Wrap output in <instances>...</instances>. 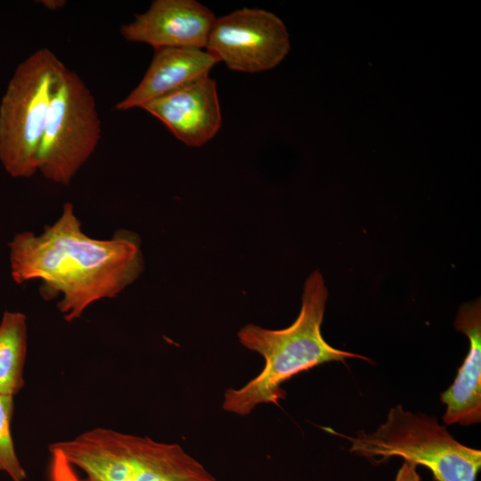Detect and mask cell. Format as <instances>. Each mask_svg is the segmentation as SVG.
Masks as SVG:
<instances>
[{
  "label": "cell",
  "mask_w": 481,
  "mask_h": 481,
  "mask_svg": "<svg viewBox=\"0 0 481 481\" xmlns=\"http://www.w3.org/2000/svg\"><path fill=\"white\" fill-rule=\"evenodd\" d=\"M49 452L51 453V481H89L86 477H81L76 471V468L61 454L52 451Z\"/></svg>",
  "instance_id": "14"
},
{
  "label": "cell",
  "mask_w": 481,
  "mask_h": 481,
  "mask_svg": "<svg viewBox=\"0 0 481 481\" xmlns=\"http://www.w3.org/2000/svg\"><path fill=\"white\" fill-rule=\"evenodd\" d=\"M89 481H219L180 444L95 428L49 444Z\"/></svg>",
  "instance_id": "3"
},
{
  "label": "cell",
  "mask_w": 481,
  "mask_h": 481,
  "mask_svg": "<svg viewBox=\"0 0 481 481\" xmlns=\"http://www.w3.org/2000/svg\"><path fill=\"white\" fill-rule=\"evenodd\" d=\"M27 316L5 311L0 322V394L14 396L24 387L28 347Z\"/></svg>",
  "instance_id": "12"
},
{
  "label": "cell",
  "mask_w": 481,
  "mask_h": 481,
  "mask_svg": "<svg viewBox=\"0 0 481 481\" xmlns=\"http://www.w3.org/2000/svg\"><path fill=\"white\" fill-rule=\"evenodd\" d=\"M49 48H40L16 67L0 102V162L9 175L29 178L56 82L65 69Z\"/></svg>",
  "instance_id": "5"
},
{
  "label": "cell",
  "mask_w": 481,
  "mask_h": 481,
  "mask_svg": "<svg viewBox=\"0 0 481 481\" xmlns=\"http://www.w3.org/2000/svg\"><path fill=\"white\" fill-rule=\"evenodd\" d=\"M207 51L189 48H159L139 84L115 109L142 108L147 102L208 76L217 63Z\"/></svg>",
  "instance_id": "11"
},
{
  "label": "cell",
  "mask_w": 481,
  "mask_h": 481,
  "mask_svg": "<svg viewBox=\"0 0 481 481\" xmlns=\"http://www.w3.org/2000/svg\"><path fill=\"white\" fill-rule=\"evenodd\" d=\"M328 290L322 275L314 271L306 281L302 306L295 322L281 330L247 324L238 332L240 343L265 359L261 371L240 388L224 394L223 409L247 416L259 404H273L286 397L281 385L292 377L330 362L368 357L330 346L322 335Z\"/></svg>",
  "instance_id": "2"
},
{
  "label": "cell",
  "mask_w": 481,
  "mask_h": 481,
  "mask_svg": "<svg viewBox=\"0 0 481 481\" xmlns=\"http://www.w3.org/2000/svg\"><path fill=\"white\" fill-rule=\"evenodd\" d=\"M216 17L195 0H155L120 28L127 41L159 48H206Z\"/></svg>",
  "instance_id": "8"
},
{
  "label": "cell",
  "mask_w": 481,
  "mask_h": 481,
  "mask_svg": "<svg viewBox=\"0 0 481 481\" xmlns=\"http://www.w3.org/2000/svg\"><path fill=\"white\" fill-rule=\"evenodd\" d=\"M455 329L469 341V352L452 384L441 393L446 405L447 425L470 426L481 421V305L480 299L463 304L454 321Z\"/></svg>",
  "instance_id": "10"
},
{
  "label": "cell",
  "mask_w": 481,
  "mask_h": 481,
  "mask_svg": "<svg viewBox=\"0 0 481 481\" xmlns=\"http://www.w3.org/2000/svg\"><path fill=\"white\" fill-rule=\"evenodd\" d=\"M349 452L379 464L401 457L426 467L435 481H476L481 469V451L466 446L441 426L434 417L413 413L402 405L391 408L387 420L371 433L359 431L348 436Z\"/></svg>",
  "instance_id": "4"
},
{
  "label": "cell",
  "mask_w": 481,
  "mask_h": 481,
  "mask_svg": "<svg viewBox=\"0 0 481 481\" xmlns=\"http://www.w3.org/2000/svg\"><path fill=\"white\" fill-rule=\"evenodd\" d=\"M102 124L94 94L75 71L65 67L49 106L37 155L38 171L69 185L96 150Z\"/></svg>",
  "instance_id": "6"
},
{
  "label": "cell",
  "mask_w": 481,
  "mask_h": 481,
  "mask_svg": "<svg viewBox=\"0 0 481 481\" xmlns=\"http://www.w3.org/2000/svg\"><path fill=\"white\" fill-rule=\"evenodd\" d=\"M289 47L280 18L265 10L243 8L216 18L206 51L232 70L257 73L277 66Z\"/></svg>",
  "instance_id": "7"
},
{
  "label": "cell",
  "mask_w": 481,
  "mask_h": 481,
  "mask_svg": "<svg viewBox=\"0 0 481 481\" xmlns=\"http://www.w3.org/2000/svg\"><path fill=\"white\" fill-rule=\"evenodd\" d=\"M9 262L15 283L39 280L44 298L61 295L57 307L69 322L80 318L93 303L116 298L143 270L136 233L119 230L111 239L91 238L83 232L70 202L39 235L17 232L9 242Z\"/></svg>",
  "instance_id": "1"
},
{
  "label": "cell",
  "mask_w": 481,
  "mask_h": 481,
  "mask_svg": "<svg viewBox=\"0 0 481 481\" xmlns=\"http://www.w3.org/2000/svg\"><path fill=\"white\" fill-rule=\"evenodd\" d=\"M141 109L161 121L179 141L191 147L207 143L222 124L216 83L209 76L154 99Z\"/></svg>",
  "instance_id": "9"
},
{
  "label": "cell",
  "mask_w": 481,
  "mask_h": 481,
  "mask_svg": "<svg viewBox=\"0 0 481 481\" xmlns=\"http://www.w3.org/2000/svg\"><path fill=\"white\" fill-rule=\"evenodd\" d=\"M417 467L415 464L404 461L396 473L395 481H421Z\"/></svg>",
  "instance_id": "15"
},
{
  "label": "cell",
  "mask_w": 481,
  "mask_h": 481,
  "mask_svg": "<svg viewBox=\"0 0 481 481\" xmlns=\"http://www.w3.org/2000/svg\"><path fill=\"white\" fill-rule=\"evenodd\" d=\"M39 3L49 11L60 10L67 4L65 0H41Z\"/></svg>",
  "instance_id": "16"
},
{
  "label": "cell",
  "mask_w": 481,
  "mask_h": 481,
  "mask_svg": "<svg viewBox=\"0 0 481 481\" xmlns=\"http://www.w3.org/2000/svg\"><path fill=\"white\" fill-rule=\"evenodd\" d=\"M13 411V396L0 394V471L12 481H24L27 473L15 452L11 430Z\"/></svg>",
  "instance_id": "13"
}]
</instances>
